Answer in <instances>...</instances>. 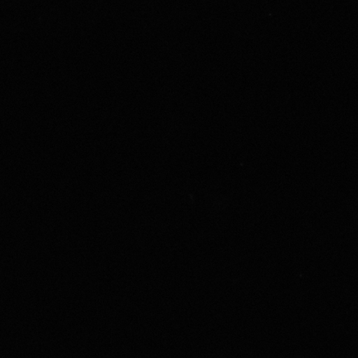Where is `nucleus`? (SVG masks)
<instances>
[]
</instances>
